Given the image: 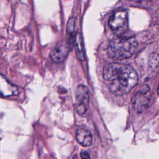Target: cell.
<instances>
[{
    "instance_id": "1",
    "label": "cell",
    "mask_w": 159,
    "mask_h": 159,
    "mask_svg": "<svg viewBox=\"0 0 159 159\" xmlns=\"http://www.w3.org/2000/svg\"><path fill=\"white\" fill-rule=\"evenodd\" d=\"M103 78L109 91L116 96L128 93L138 81L137 73L132 66L115 62L104 66Z\"/></svg>"
},
{
    "instance_id": "2",
    "label": "cell",
    "mask_w": 159,
    "mask_h": 159,
    "mask_svg": "<svg viewBox=\"0 0 159 159\" xmlns=\"http://www.w3.org/2000/svg\"><path fill=\"white\" fill-rule=\"evenodd\" d=\"M138 43L132 37L117 35L109 42L108 56L116 60H122L130 57L137 50Z\"/></svg>"
},
{
    "instance_id": "3",
    "label": "cell",
    "mask_w": 159,
    "mask_h": 159,
    "mask_svg": "<svg viewBox=\"0 0 159 159\" xmlns=\"http://www.w3.org/2000/svg\"><path fill=\"white\" fill-rule=\"evenodd\" d=\"M111 29L117 34L122 35L127 29L128 14L125 9L115 11L110 16L108 20Z\"/></svg>"
},
{
    "instance_id": "4",
    "label": "cell",
    "mask_w": 159,
    "mask_h": 159,
    "mask_svg": "<svg viewBox=\"0 0 159 159\" xmlns=\"http://www.w3.org/2000/svg\"><path fill=\"white\" fill-rule=\"evenodd\" d=\"M150 93L148 85H142L135 94L132 99V104L136 112L141 113L148 107L150 103Z\"/></svg>"
},
{
    "instance_id": "5",
    "label": "cell",
    "mask_w": 159,
    "mask_h": 159,
    "mask_svg": "<svg viewBox=\"0 0 159 159\" xmlns=\"http://www.w3.org/2000/svg\"><path fill=\"white\" fill-rule=\"evenodd\" d=\"M89 93L86 86L80 84L76 89V110L79 114H84L89 104Z\"/></svg>"
},
{
    "instance_id": "6",
    "label": "cell",
    "mask_w": 159,
    "mask_h": 159,
    "mask_svg": "<svg viewBox=\"0 0 159 159\" xmlns=\"http://www.w3.org/2000/svg\"><path fill=\"white\" fill-rule=\"evenodd\" d=\"M70 47L67 41H61L57 43L51 50L50 57L51 59L56 63H61L66 58Z\"/></svg>"
},
{
    "instance_id": "7",
    "label": "cell",
    "mask_w": 159,
    "mask_h": 159,
    "mask_svg": "<svg viewBox=\"0 0 159 159\" xmlns=\"http://www.w3.org/2000/svg\"><path fill=\"white\" fill-rule=\"evenodd\" d=\"M76 139L81 145L87 147L92 143L93 135L86 127H80L76 131Z\"/></svg>"
},
{
    "instance_id": "8",
    "label": "cell",
    "mask_w": 159,
    "mask_h": 159,
    "mask_svg": "<svg viewBox=\"0 0 159 159\" xmlns=\"http://www.w3.org/2000/svg\"><path fill=\"white\" fill-rule=\"evenodd\" d=\"M76 19L75 17H70L67 22L66 25V34H67V42L70 47L71 50L75 46L77 34L76 32Z\"/></svg>"
},
{
    "instance_id": "9",
    "label": "cell",
    "mask_w": 159,
    "mask_h": 159,
    "mask_svg": "<svg viewBox=\"0 0 159 159\" xmlns=\"http://www.w3.org/2000/svg\"><path fill=\"white\" fill-rule=\"evenodd\" d=\"M75 49H76V54L78 58L83 61L84 59V43L82 36L80 34H77L76 41H75Z\"/></svg>"
},
{
    "instance_id": "10",
    "label": "cell",
    "mask_w": 159,
    "mask_h": 159,
    "mask_svg": "<svg viewBox=\"0 0 159 159\" xmlns=\"http://www.w3.org/2000/svg\"><path fill=\"white\" fill-rule=\"evenodd\" d=\"M150 65L155 68H159V53H155L152 54L150 58Z\"/></svg>"
},
{
    "instance_id": "11",
    "label": "cell",
    "mask_w": 159,
    "mask_h": 159,
    "mask_svg": "<svg viewBox=\"0 0 159 159\" xmlns=\"http://www.w3.org/2000/svg\"><path fill=\"white\" fill-rule=\"evenodd\" d=\"M81 159H91L89 153L86 151H83L81 152Z\"/></svg>"
},
{
    "instance_id": "12",
    "label": "cell",
    "mask_w": 159,
    "mask_h": 159,
    "mask_svg": "<svg viewBox=\"0 0 159 159\" xmlns=\"http://www.w3.org/2000/svg\"><path fill=\"white\" fill-rule=\"evenodd\" d=\"M129 1H134V2H140L142 0H129Z\"/></svg>"
},
{
    "instance_id": "13",
    "label": "cell",
    "mask_w": 159,
    "mask_h": 159,
    "mask_svg": "<svg viewBox=\"0 0 159 159\" xmlns=\"http://www.w3.org/2000/svg\"><path fill=\"white\" fill-rule=\"evenodd\" d=\"M158 94L159 95V85H158Z\"/></svg>"
}]
</instances>
